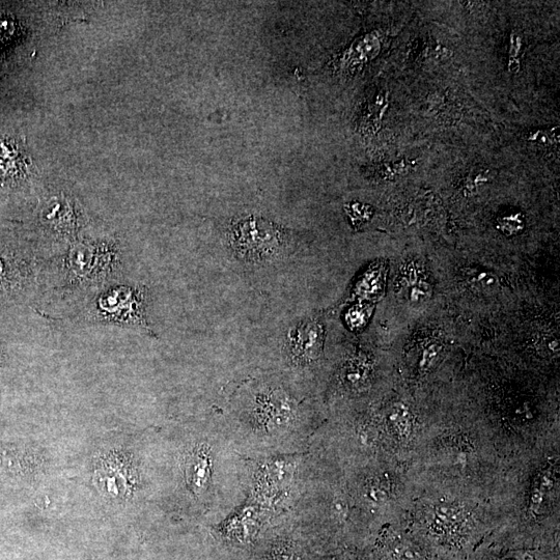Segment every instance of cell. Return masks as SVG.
I'll return each mask as SVG.
<instances>
[{"label":"cell","mask_w":560,"mask_h":560,"mask_svg":"<svg viewBox=\"0 0 560 560\" xmlns=\"http://www.w3.org/2000/svg\"><path fill=\"white\" fill-rule=\"evenodd\" d=\"M261 560H305L304 552L291 541L271 543Z\"/></svg>","instance_id":"e0dca14e"},{"label":"cell","mask_w":560,"mask_h":560,"mask_svg":"<svg viewBox=\"0 0 560 560\" xmlns=\"http://www.w3.org/2000/svg\"><path fill=\"white\" fill-rule=\"evenodd\" d=\"M404 524L441 560H467L497 520L490 500L420 493Z\"/></svg>","instance_id":"3957f363"},{"label":"cell","mask_w":560,"mask_h":560,"mask_svg":"<svg viewBox=\"0 0 560 560\" xmlns=\"http://www.w3.org/2000/svg\"><path fill=\"white\" fill-rule=\"evenodd\" d=\"M528 142L531 144L550 148L552 146L559 145V131L558 127H554L548 130H535L530 131L526 136Z\"/></svg>","instance_id":"603a6c76"},{"label":"cell","mask_w":560,"mask_h":560,"mask_svg":"<svg viewBox=\"0 0 560 560\" xmlns=\"http://www.w3.org/2000/svg\"><path fill=\"white\" fill-rule=\"evenodd\" d=\"M373 550L377 560H441L412 534L404 522L382 529Z\"/></svg>","instance_id":"9c48e42d"},{"label":"cell","mask_w":560,"mask_h":560,"mask_svg":"<svg viewBox=\"0 0 560 560\" xmlns=\"http://www.w3.org/2000/svg\"><path fill=\"white\" fill-rule=\"evenodd\" d=\"M333 462L342 469L355 506L377 537L385 527L406 520L416 497L408 465L382 456Z\"/></svg>","instance_id":"277c9868"},{"label":"cell","mask_w":560,"mask_h":560,"mask_svg":"<svg viewBox=\"0 0 560 560\" xmlns=\"http://www.w3.org/2000/svg\"><path fill=\"white\" fill-rule=\"evenodd\" d=\"M114 255L105 245H78L69 256V268L79 279L94 280L111 270Z\"/></svg>","instance_id":"4fadbf2b"},{"label":"cell","mask_w":560,"mask_h":560,"mask_svg":"<svg viewBox=\"0 0 560 560\" xmlns=\"http://www.w3.org/2000/svg\"><path fill=\"white\" fill-rule=\"evenodd\" d=\"M523 50V37L518 32H512L508 49V70L510 73L517 74L520 71Z\"/></svg>","instance_id":"44dd1931"},{"label":"cell","mask_w":560,"mask_h":560,"mask_svg":"<svg viewBox=\"0 0 560 560\" xmlns=\"http://www.w3.org/2000/svg\"><path fill=\"white\" fill-rule=\"evenodd\" d=\"M491 498L490 539L521 547L560 546V444L506 463Z\"/></svg>","instance_id":"7a4b0ae2"},{"label":"cell","mask_w":560,"mask_h":560,"mask_svg":"<svg viewBox=\"0 0 560 560\" xmlns=\"http://www.w3.org/2000/svg\"><path fill=\"white\" fill-rule=\"evenodd\" d=\"M442 351V345L437 342L427 344L423 348L416 366L418 376L426 377L434 372L440 362Z\"/></svg>","instance_id":"ac0fdd59"},{"label":"cell","mask_w":560,"mask_h":560,"mask_svg":"<svg viewBox=\"0 0 560 560\" xmlns=\"http://www.w3.org/2000/svg\"><path fill=\"white\" fill-rule=\"evenodd\" d=\"M144 294L137 288L118 287L103 293L98 300L104 321L137 326L149 330L145 317Z\"/></svg>","instance_id":"ba28073f"},{"label":"cell","mask_w":560,"mask_h":560,"mask_svg":"<svg viewBox=\"0 0 560 560\" xmlns=\"http://www.w3.org/2000/svg\"><path fill=\"white\" fill-rule=\"evenodd\" d=\"M285 232L275 223L246 217L232 224L229 243L236 254L248 262H266L277 258L284 250Z\"/></svg>","instance_id":"52a82bcc"},{"label":"cell","mask_w":560,"mask_h":560,"mask_svg":"<svg viewBox=\"0 0 560 560\" xmlns=\"http://www.w3.org/2000/svg\"><path fill=\"white\" fill-rule=\"evenodd\" d=\"M467 560H560V546L521 547L488 537Z\"/></svg>","instance_id":"8fae6325"},{"label":"cell","mask_w":560,"mask_h":560,"mask_svg":"<svg viewBox=\"0 0 560 560\" xmlns=\"http://www.w3.org/2000/svg\"><path fill=\"white\" fill-rule=\"evenodd\" d=\"M214 450L207 444L196 446L185 459V478L190 490L196 495H206L214 482Z\"/></svg>","instance_id":"9a60e30c"},{"label":"cell","mask_w":560,"mask_h":560,"mask_svg":"<svg viewBox=\"0 0 560 560\" xmlns=\"http://www.w3.org/2000/svg\"><path fill=\"white\" fill-rule=\"evenodd\" d=\"M372 411L384 454L409 466L422 430L420 408L399 398Z\"/></svg>","instance_id":"8992f818"},{"label":"cell","mask_w":560,"mask_h":560,"mask_svg":"<svg viewBox=\"0 0 560 560\" xmlns=\"http://www.w3.org/2000/svg\"><path fill=\"white\" fill-rule=\"evenodd\" d=\"M376 382V368L367 356L349 358L338 374L339 389L350 398H361L369 394Z\"/></svg>","instance_id":"5bb4252c"},{"label":"cell","mask_w":560,"mask_h":560,"mask_svg":"<svg viewBox=\"0 0 560 560\" xmlns=\"http://www.w3.org/2000/svg\"><path fill=\"white\" fill-rule=\"evenodd\" d=\"M324 329L315 319H306L289 333L288 348L296 366L307 367L318 361L323 353Z\"/></svg>","instance_id":"30bf717a"},{"label":"cell","mask_w":560,"mask_h":560,"mask_svg":"<svg viewBox=\"0 0 560 560\" xmlns=\"http://www.w3.org/2000/svg\"><path fill=\"white\" fill-rule=\"evenodd\" d=\"M347 211L348 215L356 221L367 220L372 215L371 208L360 203L350 204Z\"/></svg>","instance_id":"cb8c5ba5"},{"label":"cell","mask_w":560,"mask_h":560,"mask_svg":"<svg viewBox=\"0 0 560 560\" xmlns=\"http://www.w3.org/2000/svg\"><path fill=\"white\" fill-rule=\"evenodd\" d=\"M49 226L62 234H72L77 226L75 211L67 200H53L44 213Z\"/></svg>","instance_id":"2e32d148"},{"label":"cell","mask_w":560,"mask_h":560,"mask_svg":"<svg viewBox=\"0 0 560 560\" xmlns=\"http://www.w3.org/2000/svg\"><path fill=\"white\" fill-rule=\"evenodd\" d=\"M525 228V218L520 212L503 214L497 219V229L506 236H516Z\"/></svg>","instance_id":"ffe728a7"},{"label":"cell","mask_w":560,"mask_h":560,"mask_svg":"<svg viewBox=\"0 0 560 560\" xmlns=\"http://www.w3.org/2000/svg\"><path fill=\"white\" fill-rule=\"evenodd\" d=\"M243 435L258 448H278L299 431V407L283 389L259 392L244 417Z\"/></svg>","instance_id":"5b68a950"},{"label":"cell","mask_w":560,"mask_h":560,"mask_svg":"<svg viewBox=\"0 0 560 560\" xmlns=\"http://www.w3.org/2000/svg\"><path fill=\"white\" fill-rule=\"evenodd\" d=\"M467 282L475 289L489 291L497 285L496 277L486 270L470 269L466 271Z\"/></svg>","instance_id":"7402d4cb"},{"label":"cell","mask_w":560,"mask_h":560,"mask_svg":"<svg viewBox=\"0 0 560 560\" xmlns=\"http://www.w3.org/2000/svg\"><path fill=\"white\" fill-rule=\"evenodd\" d=\"M367 313L361 307H354L348 314V324L353 328H359L367 321Z\"/></svg>","instance_id":"d4e9b609"},{"label":"cell","mask_w":560,"mask_h":560,"mask_svg":"<svg viewBox=\"0 0 560 560\" xmlns=\"http://www.w3.org/2000/svg\"><path fill=\"white\" fill-rule=\"evenodd\" d=\"M262 528L261 513L256 504L236 509L219 526L220 538L232 545L246 547L256 541Z\"/></svg>","instance_id":"7c38bea8"},{"label":"cell","mask_w":560,"mask_h":560,"mask_svg":"<svg viewBox=\"0 0 560 560\" xmlns=\"http://www.w3.org/2000/svg\"><path fill=\"white\" fill-rule=\"evenodd\" d=\"M20 155L13 145L0 142V176H14L19 172Z\"/></svg>","instance_id":"d6986e66"},{"label":"cell","mask_w":560,"mask_h":560,"mask_svg":"<svg viewBox=\"0 0 560 560\" xmlns=\"http://www.w3.org/2000/svg\"><path fill=\"white\" fill-rule=\"evenodd\" d=\"M422 430L409 464L416 495L491 500L506 462L469 407L420 408Z\"/></svg>","instance_id":"6da1fadb"}]
</instances>
